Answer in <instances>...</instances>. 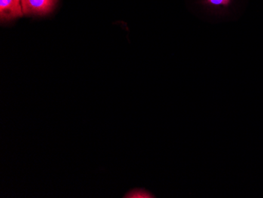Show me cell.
<instances>
[{
	"label": "cell",
	"instance_id": "6da1fadb",
	"mask_svg": "<svg viewBox=\"0 0 263 198\" xmlns=\"http://www.w3.org/2000/svg\"><path fill=\"white\" fill-rule=\"evenodd\" d=\"M57 0H22L25 14H46L51 12Z\"/></svg>",
	"mask_w": 263,
	"mask_h": 198
},
{
	"label": "cell",
	"instance_id": "7a4b0ae2",
	"mask_svg": "<svg viewBox=\"0 0 263 198\" xmlns=\"http://www.w3.org/2000/svg\"><path fill=\"white\" fill-rule=\"evenodd\" d=\"M0 15L2 20H12L22 15L20 0H0Z\"/></svg>",
	"mask_w": 263,
	"mask_h": 198
},
{
	"label": "cell",
	"instance_id": "3957f363",
	"mask_svg": "<svg viewBox=\"0 0 263 198\" xmlns=\"http://www.w3.org/2000/svg\"><path fill=\"white\" fill-rule=\"evenodd\" d=\"M196 2L208 11L220 14L231 7L233 0H196Z\"/></svg>",
	"mask_w": 263,
	"mask_h": 198
},
{
	"label": "cell",
	"instance_id": "277c9868",
	"mask_svg": "<svg viewBox=\"0 0 263 198\" xmlns=\"http://www.w3.org/2000/svg\"><path fill=\"white\" fill-rule=\"evenodd\" d=\"M125 197H132V198H136V197H144V198H148V197H154L152 193H149L148 191L145 190H140V189H137V190H133L129 192V193H127L125 195Z\"/></svg>",
	"mask_w": 263,
	"mask_h": 198
}]
</instances>
